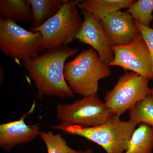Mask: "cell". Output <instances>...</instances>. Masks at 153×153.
Segmentation results:
<instances>
[{"mask_svg": "<svg viewBox=\"0 0 153 153\" xmlns=\"http://www.w3.org/2000/svg\"><path fill=\"white\" fill-rule=\"evenodd\" d=\"M80 153H93V151L91 149H88L85 151H81Z\"/></svg>", "mask_w": 153, "mask_h": 153, "instance_id": "20", "label": "cell"}, {"mask_svg": "<svg viewBox=\"0 0 153 153\" xmlns=\"http://www.w3.org/2000/svg\"><path fill=\"white\" fill-rule=\"evenodd\" d=\"M151 94L153 96V86L152 88V93H151Z\"/></svg>", "mask_w": 153, "mask_h": 153, "instance_id": "21", "label": "cell"}, {"mask_svg": "<svg viewBox=\"0 0 153 153\" xmlns=\"http://www.w3.org/2000/svg\"><path fill=\"white\" fill-rule=\"evenodd\" d=\"M138 125L132 121L121 120L112 115L105 122L92 127L60 124L52 127L69 134L82 137L101 146L106 153H123Z\"/></svg>", "mask_w": 153, "mask_h": 153, "instance_id": "2", "label": "cell"}, {"mask_svg": "<svg viewBox=\"0 0 153 153\" xmlns=\"http://www.w3.org/2000/svg\"><path fill=\"white\" fill-rule=\"evenodd\" d=\"M57 117L60 124L92 127L104 123L112 115L97 94L87 96L70 104L57 105Z\"/></svg>", "mask_w": 153, "mask_h": 153, "instance_id": "7", "label": "cell"}, {"mask_svg": "<svg viewBox=\"0 0 153 153\" xmlns=\"http://www.w3.org/2000/svg\"><path fill=\"white\" fill-rule=\"evenodd\" d=\"M101 22L113 46L128 44L140 34L131 16L126 12H115L102 19Z\"/></svg>", "mask_w": 153, "mask_h": 153, "instance_id": "11", "label": "cell"}, {"mask_svg": "<svg viewBox=\"0 0 153 153\" xmlns=\"http://www.w3.org/2000/svg\"><path fill=\"white\" fill-rule=\"evenodd\" d=\"M134 0H83L80 1L78 8L93 14L101 21L111 14L128 9Z\"/></svg>", "mask_w": 153, "mask_h": 153, "instance_id": "12", "label": "cell"}, {"mask_svg": "<svg viewBox=\"0 0 153 153\" xmlns=\"http://www.w3.org/2000/svg\"><path fill=\"white\" fill-rule=\"evenodd\" d=\"M77 48L64 46L47 50L37 57L23 61L29 76L35 82L37 98L55 96L59 98L74 97V92L64 77L65 62L76 55Z\"/></svg>", "mask_w": 153, "mask_h": 153, "instance_id": "1", "label": "cell"}, {"mask_svg": "<svg viewBox=\"0 0 153 153\" xmlns=\"http://www.w3.org/2000/svg\"><path fill=\"white\" fill-rule=\"evenodd\" d=\"M0 49L7 56L22 61L37 57L45 49L40 32L28 31L16 22L1 18Z\"/></svg>", "mask_w": 153, "mask_h": 153, "instance_id": "5", "label": "cell"}, {"mask_svg": "<svg viewBox=\"0 0 153 153\" xmlns=\"http://www.w3.org/2000/svg\"><path fill=\"white\" fill-rule=\"evenodd\" d=\"M33 13V27H40L58 13L68 0H28Z\"/></svg>", "mask_w": 153, "mask_h": 153, "instance_id": "14", "label": "cell"}, {"mask_svg": "<svg viewBox=\"0 0 153 153\" xmlns=\"http://www.w3.org/2000/svg\"><path fill=\"white\" fill-rule=\"evenodd\" d=\"M129 120L137 124L145 123L153 127V96L137 103L129 111Z\"/></svg>", "mask_w": 153, "mask_h": 153, "instance_id": "16", "label": "cell"}, {"mask_svg": "<svg viewBox=\"0 0 153 153\" xmlns=\"http://www.w3.org/2000/svg\"><path fill=\"white\" fill-rule=\"evenodd\" d=\"M114 59L110 66H118L152 80L153 63L147 45L140 34L128 44L111 47Z\"/></svg>", "mask_w": 153, "mask_h": 153, "instance_id": "8", "label": "cell"}, {"mask_svg": "<svg viewBox=\"0 0 153 153\" xmlns=\"http://www.w3.org/2000/svg\"><path fill=\"white\" fill-rule=\"evenodd\" d=\"M0 18L7 21L31 22L32 8L28 0H1Z\"/></svg>", "mask_w": 153, "mask_h": 153, "instance_id": "13", "label": "cell"}, {"mask_svg": "<svg viewBox=\"0 0 153 153\" xmlns=\"http://www.w3.org/2000/svg\"><path fill=\"white\" fill-rule=\"evenodd\" d=\"M79 0H70L62 7L54 16L32 32L41 33L46 50L67 46L75 39L82 26L83 19L78 11Z\"/></svg>", "mask_w": 153, "mask_h": 153, "instance_id": "4", "label": "cell"}, {"mask_svg": "<svg viewBox=\"0 0 153 153\" xmlns=\"http://www.w3.org/2000/svg\"><path fill=\"white\" fill-rule=\"evenodd\" d=\"M81 13L83 16V22L75 39L91 46L101 60L109 65L114 59L113 45L105 33L101 22L85 10H82Z\"/></svg>", "mask_w": 153, "mask_h": 153, "instance_id": "9", "label": "cell"}, {"mask_svg": "<svg viewBox=\"0 0 153 153\" xmlns=\"http://www.w3.org/2000/svg\"><path fill=\"white\" fill-rule=\"evenodd\" d=\"M134 22L138 29L140 30L141 35L146 41L150 52L153 63L152 80H153V28H151L150 27H146L141 25L138 22Z\"/></svg>", "mask_w": 153, "mask_h": 153, "instance_id": "19", "label": "cell"}, {"mask_svg": "<svg viewBox=\"0 0 153 153\" xmlns=\"http://www.w3.org/2000/svg\"><path fill=\"white\" fill-rule=\"evenodd\" d=\"M153 127L140 123L135 130L128 147L123 153H152Z\"/></svg>", "mask_w": 153, "mask_h": 153, "instance_id": "15", "label": "cell"}, {"mask_svg": "<svg viewBox=\"0 0 153 153\" xmlns=\"http://www.w3.org/2000/svg\"><path fill=\"white\" fill-rule=\"evenodd\" d=\"M134 21L150 27L153 20V0L135 1L126 11Z\"/></svg>", "mask_w": 153, "mask_h": 153, "instance_id": "17", "label": "cell"}, {"mask_svg": "<svg viewBox=\"0 0 153 153\" xmlns=\"http://www.w3.org/2000/svg\"><path fill=\"white\" fill-rule=\"evenodd\" d=\"M36 105L34 102L28 112L19 120L0 125V146L4 150L10 152L17 145L30 142L40 135L38 124L28 125L25 122L28 115L34 111Z\"/></svg>", "mask_w": 153, "mask_h": 153, "instance_id": "10", "label": "cell"}, {"mask_svg": "<svg viewBox=\"0 0 153 153\" xmlns=\"http://www.w3.org/2000/svg\"><path fill=\"white\" fill-rule=\"evenodd\" d=\"M152 27H153V25H152Z\"/></svg>", "mask_w": 153, "mask_h": 153, "instance_id": "22", "label": "cell"}, {"mask_svg": "<svg viewBox=\"0 0 153 153\" xmlns=\"http://www.w3.org/2000/svg\"><path fill=\"white\" fill-rule=\"evenodd\" d=\"M64 74L72 91L85 97L97 94L99 81L110 75L111 69L91 48L84 49L66 63Z\"/></svg>", "mask_w": 153, "mask_h": 153, "instance_id": "3", "label": "cell"}, {"mask_svg": "<svg viewBox=\"0 0 153 153\" xmlns=\"http://www.w3.org/2000/svg\"><path fill=\"white\" fill-rule=\"evenodd\" d=\"M41 139L45 143L48 153H80L68 146L67 143L59 134H55L51 131L41 132Z\"/></svg>", "mask_w": 153, "mask_h": 153, "instance_id": "18", "label": "cell"}, {"mask_svg": "<svg viewBox=\"0 0 153 153\" xmlns=\"http://www.w3.org/2000/svg\"><path fill=\"white\" fill-rule=\"evenodd\" d=\"M149 79L134 72L120 76L111 90L105 94L104 103L113 115L120 117L152 93Z\"/></svg>", "mask_w": 153, "mask_h": 153, "instance_id": "6", "label": "cell"}]
</instances>
